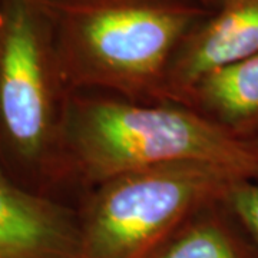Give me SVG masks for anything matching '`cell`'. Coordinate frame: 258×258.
I'll return each mask as SVG.
<instances>
[{
    "label": "cell",
    "mask_w": 258,
    "mask_h": 258,
    "mask_svg": "<svg viewBox=\"0 0 258 258\" xmlns=\"http://www.w3.org/2000/svg\"><path fill=\"white\" fill-rule=\"evenodd\" d=\"M208 162L258 179L248 142L231 137L176 102H138L115 95H68L56 181L85 191L116 176L158 166Z\"/></svg>",
    "instance_id": "6da1fadb"
},
{
    "label": "cell",
    "mask_w": 258,
    "mask_h": 258,
    "mask_svg": "<svg viewBox=\"0 0 258 258\" xmlns=\"http://www.w3.org/2000/svg\"><path fill=\"white\" fill-rule=\"evenodd\" d=\"M69 93L166 101L178 47L211 12L197 0H36Z\"/></svg>",
    "instance_id": "7a4b0ae2"
},
{
    "label": "cell",
    "mask_w": 258,
    "mask_h": 258,
    "mask_svg": "<svg viewBox=\"0 0 258 258\" xmlns=\"http://www.w3.org/2000/svg\"><path fill=\"white\" fill-rule=\"evenodd\" d=\"M68 95L36 0H0V165L40 192L56 181Z\"/></svg>",
    "instance_id": "3957f363"
},
{
    "label": "cell",
    "mask_w": 258,
    "mask_h": 258,
    "mask_svg": "<svg viewBox=\"0 0 258 258\" xmlns=\"http://www.w3.org/2000/svg\"><path fill=\"white\" fill-rule=\"evenodd\" d=\"M248 176L227 166L184 162L137 171L88 189L76 208L79 258H152L204 205L222 201Z\"/></svg>",
    "instance_id": "277c9868"
},
{
    "label": "cell",
    "mask_w": 258,
    "mask_h": 258,
    "mask_svg": "<svg viewBox=\"0 0 258 258\" xmlns=\"http://www.w3.org/2000/svg\"><path fill=\"white\" fill-rule=\"evenodd\" d=\"M76 208L26 186L0 165V258H79Z\"/></svg>",
    "instance_id": "5b68a950"
},
{
    "label": "cell",
    "mask_w": 258,
    "mask_h": 258,
    "mask_svg": "<svg viewBox=\"0 0 258 258\" xmlns=\"http://www.w3.org/2000/svg\"><path fill=\"white\" fill-rule=\"evenodd\" d=\"M258 53V0H227L188 33L166 79V101L181 103L195 83Z\"/></svg>",
    "instance_id": "8992f818"
},
{
    "label": "cell",
    "mask_w": 258,
    "mask_h": 258,
    "mask_svg": "<svg viewBox=\"0 0 258 258\" xmlns=\"http://www.w3.org/2000/svg\"><path fill=\"white\" fill-rule=\"evenodd\" d=\"M181 103L234 138H257L258 53L205 75Z\"/></svg>",
    "instance_id": "52a82bcc"
},
{
    "label": "cell",
    "mask_w": 258,
    "mask_h": 258,
    "mask_svg": "<svg viewBox=\"0 0 258 258\" xmlns=\"http://www.w3.org/2000/svg\"><path fill=\"white\" fill-rule=\"evenodd\" d=\"M152 258H258V248L222 200L188 217Z\"/></svg>",
    "instance_id": "ba28073f"
},
{
    "label": "cell",
    "mask_w": 258,
    "mask_h": 258,
    "mask_svg": "<svg viewBox=\"0 0 258 258\" xmlns=\"http://www.w3.org/2000/svg\"><path fill=\"white\" fill-rule=\"evenodd\" d=\"M224 204L258 248V179L235 185L225 195Z\"/></svg>",
    "instance_id": "9c48e42d"
},
{
    "label": "cell",
    "mask_w": 258,
    "mask_h": 258,
    "mask_svg": "<svg viewBox=\"0 0 258 258\" xmlns=\"http://www.w3.org/2000/svg\"><path fill=\"white\" fill-rule=\"evenodd\" d=\"M197 2L200 5H203L205 9H208L210 12H214V10L220 9L227 0H197Z\"/></svg>",
    "instance_id": "30bf717a"
},
{
    "label": "cell",
    "mask_w": 258,
    "mask_h": 258,
    "mask_svg": "<svg viewBox=\"0 0 258 258\" xmlns=\"http://www.w3.org/2000/svg\"><path fill=\"white\" fill-rule=\"evenodd\" d=\"M248 144H249V147H251V149L254 151V154H255V157H257L258 159V137L257 138L252 139V141H249Z\"/></svg>",
    "instance_id": "8fae6325"
}]
</instances>
